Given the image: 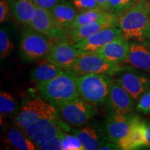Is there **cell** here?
Returning <instances> with one entry per match:
<instances>
[{
  "label": "cell",
  "instance_id": "8",
  "mask_svg": "<svg viewBox=\"0 0 150 150\" xmlns=\"http://www.w3.org/2000/svg\"><path fill=\"white\" fill-rule=\"evenodd\" d=\"M59 117L55 106L40 98H33L25 102L15 117L14 123L20 129H24L44 117Z\"/></svg>",
  "mask_w": 150,
  "mask_h": 150
},
{
  "label": "cell",
  "instance_id": "19",
  "mask_svg": "<svg viewBox=\"0 0 150 150\" xmlns=\"http://www.w3.org/2000/svg\"><path fill=\"white\" fill-rule=\"evenodd\" d=\"M125 63L150 74V47L144 42H129V52Z\"/></svg>",
  "mask_w": 150,
  "mask_h": 150
},
{
  "label": "cell",
  "instance_id": "35",
  "mask_svg": "<svg viewBox=\"0 0 150 150\" xmlns=\"http://www.w3.org/2000/svg\"><path fill=\"white\" fill-rule=\"evenodd\" d=\"M145 142L146 147L150 149V122L145 125Z\"/></svg>",
  "mask_w": 150,
  "mask_h": 150
},
{
  "label": "cell",
  "instance_id": "23",
  "mask_svg": "<svg viewBox=\"0 0 150 150\" xmlns=\"http://www.w3.org/2000/svg\"><path fill=\"white\" fill-rule=\"evenodd\" d=\"M7 142L15 149L20 150L38 149V147L29 139L21 129L18 127H11L6 131Z\"/></svg>",
  "mask_w": 150,
  "mask_h": 150
},
{
  "label": "cell",
  "instance_id": "7",
  "mask_svg": "<svg viewBox=\"0 0 150 150\" xmlns=\"http://www.w3.org/2000/svg\"><path fill=\"white\" fill-rule=\"evenodd\" d=\"M60 117L67 125L81 127L97 114L96 106L81 96L57 107Z\"/></svg>",
  "mask_w": 150,
  "mask_h": 150
},
{
  "label": "cell",
  "instance_id": "22",
  "mask_svg": "<svg viewBox=\"0 0 150 150\" xmlns=\"http://www.w3.org/2000/svg\"><path fill=\"white\" fill-rule=\"evenodd\" d=\"M65 70L64 69L45 61V63L33 67L30 72V77L35 83H42L56 78L65 72Z\"/></svg>",
  "mask_w": 150,
  "mask_h": 150
},
{
  "label": "cell",
  "instance_id": "12",
  "mask_svg": "<svg viewBox=\"0 0 150 150\" xmlns=\"http://www.w3.org/2000/svg\"><path fill=\"white\" fill-rule=\"evenodd\" d=\"M106 104L109 112L127 115L131 113L134 110V99L120 84L114 79Z\"/></svg>",
  "mask_w": 150,
  "mask_h": 150
},
{
  "label": "cell",
  "instance_id": "17",
  "mask_svg": "<svg viewBox=\"0 0 150 150\" xmlns=\"http://www.w3.org/2000/svg\"><path fill=\"white\" fill-rule=\"evenodd\" d=\"M145 125L141 118L135 115L128 134L117 143L120 149L134 150L146 147Z\"/></svg>",
  "mask_w": 150,
  "mask_h": 150
},
{
  "label": "cell",
  "instance_id": "2",
  "mask_svg": "<svg viewBox=\"0 0 150 150\" xmlns=\"http://www.w3.org/2000/svg\"><path fill=\"white\" fill-rule=\"evenodd\" d=\"M77 76L73 71L65 70L53 79L38 84V88L43 98L57 108L80 96L76 88Z\"/></svg>",
  "mask_w": 150,
  "mask_h": 150
},
{
  "label": "cell",
  "instance_id": "1",
  "mask_svg": "<svg viewBox=\"0 0 150 150\" xmlns=\"http://www.w3.org/2000/svg\"><path fill=\"white\" fill-rule=\"evenodd\" d=\"M118 27L127 40L144 42L150 33V0H138L118 17Z\"/></svg>",
  "mask_w": 150,
  "mask_h": 150
},
{
  "label": "cell",
  "instance_id": "20",
  "mask_svg": "<svg viewBox=\"0 0 150 150\" xmlns=\"http://www.w3.org/2000/svg\"><path fill=\"white\" fill-rule=\"evenodd\" d=\"M11 14L16 21L30 27L34 15L35 4L32 0H7Z\"/></svg>",
  "mask_w": 150,
  "mask_h": 150
},
{
  "label": "cell",
  "instance_id": "24",
  "mask_svg": "<svg viewBox=\"0 0 150 150\" xmlns=\"http://www.w3.org/2000/svg\"><path fill=\"white\" fill-rule=\"evenodd\" d=\"M108 13V11H104L101 8L90 9L79 12L74 22L71 24L70 29H74L99 20V18L106 16Z\"/></svg>",
  "mask_w": 150,
  "mask_h": 150
},
{
  "label": "cell",
  "instance_id": "27",
  "mask_svg": "<svg viewBox=\"0 0 150 150\" xmlns=\"http://www.w3.org/2000/svg\"><path fill=\"white\" fill-rule=\"evenodd\" d=\"M14 48V44L11 40L8 31L5 27L0 29V59H4L8 56Z\"/></svg>",
  "mask_w": 150,
  "mask_h": 150
},
{
  "label": "cell",
  "instance_id": "11",
  "mask_svg": "<svg viewBox=\"0 0 150 150\" xmlns=\"http://www.w3.org/2000/svg\"><path fill=\"white\" fill-rule=\"evenodd\" d=\"M81 52L74 43L67 41L55 42L52 47L45 61L59 66L64 70H68L73 65Z\"/></svg>",
  "mask_w": 150,
  "mask_h": 150
},
{
  "label": "cell",
  "instance_id": "4",
  "mask_svg": "<svg viewBox=\"0 0 150 150\" xmlns=\"http://www.w3.org/2000/svg\"><path fill=\"white\" fill-rule=\"evenodd\" d=\"M55 42L47 35L27 26L22 32L20 55L26 62H35L45 59Z\"/></svg>",
  "mask_w": 150,
  "mask_h": 150
},
{
  "label": "cell",
  "instance_id": "18",
  "mask_svg": "<svg viewBox=\"0 0 150 150\" xmlns=\"http://www.w3.org/2000/svg\"><path fill=\"white\" fill-rule=\"evenodd\" d=\"M72 133L81 140L84 149L86 150L99 149L102 145L109 141L105 130L92 125L72 130Z\"/></svg>",
  "mask_w": 150,
  "mask_h": 150
},
{
  "label": "cell",
  "instance_id": "31",
  "mask_svg": "<svg viewBox=\"0 0 150 150\" xmlns=\"http://www.w3.org/2000/svg\"><path fill=\"white\" fill-rule=\"evenodd\" d=\"M136 108L138 111L144 114L150 113V90L138 99Z\"/></svg>",
  "mask_w": 150,
  "mask_h": 150
},
{
  "label": "cell",
  "instance_id": "6",
  "mask_svg": "<svg viewBox=\"0 0 150 150\" xmlns=\"http://www.w3.org/2000/svg\"><path fill=\"white\" fill-rule=\"evenodd\" d=\"M24 134L38 147L62 131H71L70 125L61 117H44L22 129Z\"/></svg>",
  "mask_w": 150,
  "mask_h": 150
},
{
  "label": "cell",
  "instance_id": "5",
  "mask_svg": "<svg viewBox=\"0 0 150 150\" xmlns=\"http://www.w3.org/2000/svg\"><path fill=\"white\" fill-rule=\"evenodd\" d=\"M125 66L113 65L106 61L96 52L81 53L70 67V70L78 76L88 74L116 75L121 72Z\"/></svg>",
  "mask_w": 150,
  "mask_h": 150
},
{
  "label": "cell",
  "instance_id": "34",
  "mask_svg": "<svg viewBox=\"0 0 150 150\" xmlns=\"http://www.w3.org/2000/svg\"><path fill=\"white\" fill-rule=\"evenodd\" d=\"M121 149L120 147L117 143L112 142H106V144H104V145H102V147L99 148V150H118Z\"/></svg>",
  "mask_w": 150,
  "mask_h": 150
},
{
  "label": "cell",
  "instance_id": "32",
  "mask_svg": "<svg viewBox=\"0 0 150 150\" xmlns=\"http://www.w3.org/2000/svg\"><path fill=\"white\" fill-rule=\"evenodd\" d=\"M10 8L7 0L0 1V22L1 24L7 22L10 19Z\"/></svg>",
  "mask_w": 150,
  "mask_h": 150
},
{
  "label": "cell",
  "instance_id": "33",
  "mask_svg": "<svg viewBox=\"0 0 150 150\" xmlns=\"http://www.w3.org/2000/svg\"><path fill=\"white\" fill-rule=\"evenodd\" d=\"M33 3L40 8L51 10L56 4L64 0H32Z\"/></svg>",
  "mask_w": 150,
  "mask_h": 150
},
{
  "label": "cell",
  "instance_id": "14",
  "mask_svg": "<svg viewBox=\"0 0 150 150\" xmlns=\"http://www.w3.org/2000/svg\"><path fill=\"white\" fill-rule=\"evenodd\" d=\"M135 115L109 112L106 118L104 130L110 142L118 143L126 136L130 129Z\"/></svg>",
  "mask_w": 150,
  "mask_h": 150
},
{
  "label": "cell",
  "instance_id": "29",
  "mask_svg": "<svg viewBox=\"0 0 150 150\" xmlns=\"http://www.w3.org/2000/svg\"><path fill=\"white\" fill-rule=\"evenodd\" d=\"M63 131L57 134L51 139L42 144V145L39 147V149L42 150H62L61 146V137L62 133Z\"/></svg>",
  "mask_w": 150,
  "mask_h": 150
},
{
  "label": "cell",
  "instance_id": "16",
  "mask_svg": "<svg viewBox=\"0 0 150 150\" xmlns=\"http://www.w3.org/2000/svg\"><path fill=\"white\" fill-rule=\"evenodd\" d=\"M129 40L121 36L107 43L95 52L113 65L125 63L129 52Z\"/></svg>",
  "mask_w": 150,
  "mask_h": 150
},
{
  "label": "cell",
  "instance_id": "13",
  "mask_svg": "<svg viewBox=\"0 0 150 150\" xmlns=\"http://www.w3.org/2000/svg\"><path fill=\"white\" fill-rule=\"evenodd\" d=\"M113 26H118V17L108 12L106 16H103L99 20L70 29L69 37L70 40L75 44L106 28Z\"/></svg>",
  "mask_w": 150,
  "mask_h": 150
},
{
  "label": "cell",
  "instance_id": "37",
  "mask_svg": "<svg viewBox=\"0 0 150 150\" xmlns=\"http://www.w3.org/2000/svg\"><path fill=\"white\" fill-rule=\"evenodd\" d=\"M144 42H145L146 44L148 45H149V47H150V33H149V35H148L147 38L146 39L145 41H144Z\"/></svg>",
  "mask_w": 150,
  "mask_h": 150
},
{
  "label": "cell",
  "instance_id": "36",
  "mask_svg": "<svg viewBox=\"0 0 150 150\" xmlns=\"http://www.w3.org/2000/svg\"><path fill=\"white\" fill-rule=\"evenodd\" d=\"M97 2L98 4L99 7L102 10L108 11V2L109 0H97Z\"/></svg>",
  "mask_w": 150,
  "mask_h": 150
},
{
  "label": "cell",
  "instance_id": "3",
  "mask_svg": "<svg viewBox=\"0 0 150 150\" xmlns=\"http://www.w3.org/2000/svg\"><path fill=\"white\" fill-rule=\"evenodd\" d=\"M114 79L107 74H88L78 76L76 88L81 97L96 106L107 102Z\"/></svg>",
  "mask_w": 150,
  "mask_h": 150
},
{
  "label": "cell",
  "instance_id": "28",
  "mask_svg": "<svg viewBox=\"0 0 150 150\" xmlns=\"http://www.w3.org/2000/svg\"><path fill=\"white\" fill-rule=\"evenodd\" d=\"M62 150H84L81 140L74 134H67L63 131L61 137Z\"/></svg>",
  "mask_w": 150,
  "mask_h": 150
},
{
  "label": "cell",
  "instance_id": "21",
  "mask_svg": "<svg viewBox=\"0 0 150 150\" xmlns=\"http://www.w3.org/2000/svg\"><path fill=\"white\" fill-rule=\"evenodd\" d=\"M50 11L58 25L68 29L78 14L72 2L67 0L59 3Z\"/></svg>",
  "mask_w": 150,
  "mask_h": 150
},
{
  "label": "cell",
  "instance_id": "30",
  "mask_svg": "<svg viewBox=\"0 0 150 150\" xmlns=\"http://www.w3.org/2000/svg\"><path fill=\"white\" fill-rule=\"evenodd\" d=\"M72 2L79 12L90 9L100 8L97 0H72Z\"/></svg>",
  "mask_w": 150,
  "mask_h": 150
},
{
  "label": "cell",
  "instance_id": "9",
  "mask_svg": "<svg viewBox=\"0 0 150 150\" xmlns=\"http://www.w3.org/2000/svg\"><path fill=\"white\" fill-rule=\"evenodd\" d=\"M30 27L47 35L55 42L67 41L68 39L70 40V30L68 31V29L58 25L54 20L50 10L40 8L36 5Z\"/></svg>",
  "mask_w": 150,
  "mask_h": 150
},
{
  "label": "cell",
  "instance_id": "10",
  "mask_svg": "<svg viewBox=\"0 0 150 150\" xmlns=\"http://www.w3.org/2000/svg\"><path fill=\"white\" fill-rule=\"evenodd\" d=\"M116 76L115 81L120 84L134 100H138L150 90V77L131 67H125Z\"/></svg>",
  "mask_w": 150,
  "mask_h": 150
},
{
  "label": "cell",
  "instance_id": "15",
  "mask_svg": "<svg viewBox=\"0 0 150 150\" xmlns=\"http://www.w3.org/2000/svg\"><path fill=\"white\" fill-rule=\"evenodd\" d=\"M121 36H123V35L120 27L118 26H113L106 28L74 45L81 53L94 52L107 43Z\"/></svg>",
  "mask_w": 150,
  "mask_h": 150
},
{
  "label": "cell",
  "instance_id": "25",
  "mask_svg": "<svg viewBox=\"0 0 150 150\" xmlns=\"http://www.w3.org/2000/svg\"><path fill=\"white\" fill-rule=\"evenodd\" d=\"M17 110V102L11 93L1 91L0 93V114L5 117L13 114Z\"/></svg>",
  "mask_w": 150,
  "mask_h": 150
},
{
  "label": "cell",
  "instance_id": "26",
  "mask_svg": "<svg viewBox=\"0 0 150 150\" xmlns=\"http://www.w3.org/2000/svg\"><path fill=\"white\" fill-rule=\"evenodd\" d=\"M138 0H109L108 12L119 17L130 8Z\"/></svg>",
  "mask_w": 150,
  "mask_h": 150
}]
</instances>
